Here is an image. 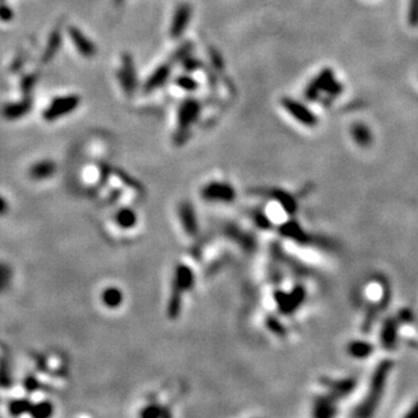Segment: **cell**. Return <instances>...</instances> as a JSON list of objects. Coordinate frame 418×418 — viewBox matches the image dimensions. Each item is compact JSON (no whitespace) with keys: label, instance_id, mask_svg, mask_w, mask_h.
Wrapping results in <instances>:
<instances>
[{"label":"cell","instance_id":"obj_10","mask_svg":"<svg viewBox=\"0 0 418 418\" xmlns=\"http://www.w3.org/2000/svg\"><path fill=\"white\" fill-rule=\"evenodd\" d=\"M52 410H54V407L50 402H40L38 404H32L29 412L33 417L43 418L50 416Z\"/></svg>","mask_w":418,"mask_h":418},{"label":"cell","instance_id":"obj_13","mask_svg":"<svg viewBox=\"0 0 418 418\" xmlns=\"http://www.w3.org/2000/svg\"><path fill=\"white\" fill-rule=\"evenodd\" d=\"M372 351V346L368 345L367 343H356L354 345H352L351 352L352 354L358 355V356H365L367 355Z\"/></svg>","mask_w":418,"mask_h":418},{"label":"cell","instance_id":"obj_12","mask_svg":"<svg viewBox=\"0 0 418 418\" xmlns=\"http://www.w3.org/2000/svg\"><path fill=\"white\" fill-rule=\"evenodd\" d=\"M12 279L11 268L6 264L0 263V292L8 288Z\"/></svg>","mask_w":418,"mask_h":418},{"label":"cell","instance_id":"obj_17","mask_svg":"<svg viewBox=\"0 0 418 418\" xmlns=\"http://www.w3.org/2000/svg\"><path fill=\"white\" fill-rule=\"evenodd\" d=\"M409 417H418V403L412 408V410L408 413Z\"/></svg>","mask_w":418,"mask_h":418},{"label":"cell","instance_id":"obj_4","mask_svg":"<svg viewBox=\"0 0 418 418\" xmlns=\"http://www.w3.org/2000/svg\"><path fill=\"white\" fill-rule=\"evenodd\" d=\"M57 170L56 164L52 161H49V159H44V161H41L35 163L34 165L31 167L29 170V175L32 179L34 180H46L51 178L52 175L55 174V172Z\"/></svg>","mask_w":418,"mask_h":418},{"label":"cell","instance_id":"obj_5","mask_svg":"<svg viewBox=\"0 0 418 418\" xmlns=\"http://www.w3.org/2000/svg\"><path fill=\"white\" fill-rule=\"evenodd\" d=\"M32 108V100L24 99L20 102H14V104H10L4 107L3 114L7 120H16V118L22 117L29 113Z\"/></svg>","mask_w":418,"mask_h":418},{"label":"cell","instance_id":"obj_7","mask_svg":"<svg viewBox=\"0 0 418 418\" xmlns=\"http://www.w3.org/2000/svg\"><path fill=\"white\" fill-rule=\"evenodd\" d=\"M61 42H62V35H61V32L58 28H57V29H55L51 33L50 38H49L46 51H44V54H43L44 62H49V61H51L52 58H54L55 55L57 54V51L59 50Z\"/></svg>","mask_w":418,"mask_h":418},{"label":"cell","instance_id":"obj_3","mask_svg":"<svg viewBox=\"0 0 418 418\" xmlns=\"http://www.w3.org/2000/svg\"><path fill=\"white\" fill-rule=\"evenodd\" d=\"M69 35L81 56L86 57V58H92L97 54L96 44L86 38V35L83 34L77 27H70Z\"/></svg>","mask_w":418,"mask_h":418},{"label":"cell","instance_id":"obj_15","mask_svg":"<svg viewBox=\"0 0 418 418\" xmlns=\"http://www.w3.org/2000/svg\"><path fill=\"white\" fill-rule=\"evenodd\" d=\"M35 80H36V78H35L34 76L27 77L26 79H24V80L22 81V89H23V91H24V92L29 91V89L33 87V86H34Z\"/></svg>","mask_w":418,"mask_h":418},{"label":"cell","instance_id":"obj_9","mask_svg":"<svg viewBox=\"0 0 418 418\" xmlns=\"http://www.w3.org/2000/svg\"><path fill=\"white\" fill-rule=\"evenodd\" d=\"M120 80L126 91H132L135 86L133 64L130 63V59L127 57L124 62V69L120 71Z\"/></svg>","mask_w":418,"mask_h":418},{"label":"cell","instance_id":"obj_2","mask_svg":"<svg viewBox=\"0 0 418 418\" xmlns=\"http://www.w3.org/2000/svg\"><path fill=\"white\" fill-rule=\"evenodd\" d=\"M389 367H391V364H389V362H384L382 365H380L379 370L375 372L374 379H373V382H372L370 395H368L367 397L366 403H365L362 407L364 408V410H368V413L374 409L376 403H378V401H379L378 399L381 393H382L384 380H386Z\"/></svg>","mask_w":418,"mask_h":418},{"label":"cell","instance_id":"obj_14","mask_svg":"<svg viewBox=\"0 0 418 418\" xmlns=\"http://www.w3.org/2000/svg\"><path fill=\"white\" fill-rule=\"evenodd\" d=\"M12 19H13V11L11 10V7L2 4L0 5V20L2 21H11Z\"/></svg>","mask_w":418,"mask_h":418},{"label":"cell","instance_id":"obj_1","mask_svg":"<svg viewBox=\"0 0 418 418\" xmlns=\"http://www.w3.org/2000/svg\"><path fill=\"white\" fill-rule=\"evenodd\" d=\"M79 97L73 96V94L56 98V99L51 101L49 107L43 112V118L46 121L51 122L62 116L69 115L70 113H72L79 106Z\"/></svg>","mask_w":418,"mask_h":418},{"label":"cell","instance_id":"obj_16","mask_svg":"<svg viewBox=\"0 0 418 418\" xmlns=\"http://www.w3.org/2000/svg\"><path fill=\"white\" fill-rule=\"evenodd\" d=\"M7 212H8V203L6 201V199L0 195V216L5 215Z\"/></svg>","mask_w":418,"mask_h":418},{"label":"cell","instance_id":"obj_11","mask_svg":"<svg viewBox=\"0 0 418 418\" xmlns=\"http://www.w3.org/2000/svg\"><path fill=\"white\" fill-rule=\"evenodd\" d=\"M32 407V403L26 399L21 400H15L13 402H11L8 405V410L12 413V415H21L23 412H29V409Z\"/></svg>","mask_w":418,"mask_h":418},{"label":"cell","instance_id":"obj_8","mask_svg":"<svg viewBox=\"0 0 418 418\" xmlns=\"http://www.w3.org/2000/svg\"><path fill=\"white\" fill-rule=\"evenodd\" d=\"M115 220H116V223L118 227H121L124 229H130L136 225L137 216H136V213H135L133 209L124 208L117 212Z\"/></svg>","mask_w":418,"mask_h":418},{"label":"cell","instance_id":"obj_6","mask_svg":"<svg viewBox=\"0 0 418 418\" xmlns=\"http://www.w3.org/2000/svg\"><path fill=\"white\" fill-rule=\"evenodd\" d=\"M101 300L107 308L115 309L118 308L124 302V294L117 287H108L102 292Z\"/></svg>","mask_w":418,"mask_h":418}]
</instances>
